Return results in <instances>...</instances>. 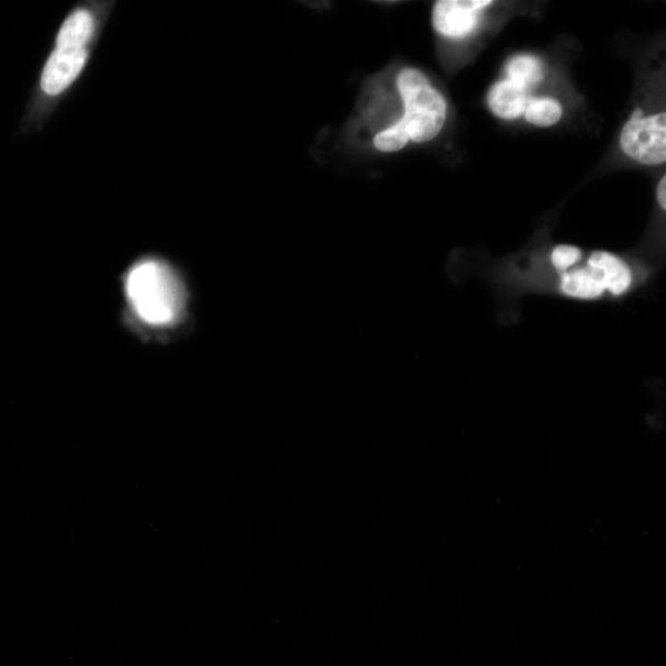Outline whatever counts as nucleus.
Masks as SVG:
<instances>
[{
    "label": "nucleus",
    "instance_id": "39448f33",
    "mask_svg": "<svg viewBox=\"0 0 666 666\" xmlns=\"http://www.w3.org/2000/svg\"><path fill=\"white\" fill-rule=\"evenodd\" d=\"M88 57V48L55 47L40 79L44 93L53 97L64 93L82 74Z\"/></svg>",
    "mask_w": 666,
    "mask_h": 666
},
{
    "label": "nucleus",
    "instance_id": "20e7f679",
    "mask_svg": "<svg viewBox=\"0 0 666 666\" xmlns=\"http://www.w3.org/2000/svg\"><path fill=\"white\" fill-rule=\"evenodd\" d=\"M491 4V0H440L433 7V26L449 38L467 37L479 24L480 10Z\"/></svg>",
    "mask_w": 666,
    "mask_h": 666
},
{
    "label": "nucleus",
    "instance_id": "4468645a",
    "mask_svg": "<svg viewBox=\"0 0 666 666\" xmlns=\"http://www.w3.org/2000/svg\"><path fill=\"white\" fill-rule=\"evenodd\" d=\"M658 203L663 210H666V177L664 176L658 186Z\"/></svg>",
    "mask_w": 666,
    "mask_h": 666
},
{
    "label": "nucleus",
    "instance_id": "1a4fd4ad",
    "mask_svg": "<svg viewBox=\"0 0 666 666\" xmlns=\"http://www.w3.org/2000/svg\"><path fill=\"white\" fill-rule=\"evenodd\" d=\"M564 295L580 299H593L602 295L604 289L601 271L592 267L570 271L563 277Z\"/></svg>",
    "mask_w": 666,
    "mask_h": 666
},
{
    "label": "nucleus",
    "instance_id": "9b49d317",
    "mask_svg": "<svg viewBox=\"0 0 666 666\" xmlns=\"http://www.w3.org/2000/svg\"><path fill=\"white\" fill-rule=\"evenodd\" d=\"M524 115L532 125L550 127L557 124L562 119L563 109L557 100L530 98Z\"/></svg>",
    "mask_w": 666,
    "mask_h": 666
},
{
    "label": "nucleus",
    "instance_id": "f8f14e48",
    "mask_svg": "<svg viewBox=\"0 0 666 666\" xmlns=\"http://www.w3.org/2000/svg\"><path fill=\"white\" fill-rule=\"evenodd\" d=\"M410 141L406 126L401 123L393 124L389 129L381 131L375 137V146L381 153H397L401 148L406 147Z\"/></svg>",
    "mask_w": 666,
    "mask_h": 666
},
{
    "label": "nucleus",
    "instance_id": "423d86ee",
    "mask_svg": "<svg viewBox=\"0 0 666 666\" xmlns=\"http://www.w3.org/2000/svg\"><path fill=\"white\" fill-rule=\"evenodd\" d=\"M529 90L510 79L493 85L488 96L489 108L500 119L513 120L524 114L529 103Z\"/></svg>",
    "mask_w": 666,
    "mask_h": 666
},
{
    "label": "nucleus",
    "instance_id": "f257e3e1",
    "mask_svg": "<svg viewBox=\"0 0 666 666\" xmlns=\"http://www.w3.org/2000/svg\"><path fill=\"white\" fill-rule=\"evenodd\" d=\"M126 328L146 342L164 341L187 317L188 290L167 260L148 256L134 262L123 278Z\"/></svg>",
    "mask_w": 666,
    "mask_h": 666
},
{
    "label": "nucleus",
    "instance_id": "0eeeda50",
    "mask_svg": "<svg viewBox=\"0 0 666 666\" xmlns=\"http://www.w3.org/2000/svg\"><path fill=\"white\" fill-rule=\"evenodd\" d=\"M96 18L89 10L80 8L69 14L56 37V47L88 48L96 34Z\"/></svg>",
    "mask_w": 666,
    "mask_h": 666
},
{
    "label": "nucleus",
    "instance_id": "9d476101",
    "mask_svg": "<svg viewBox=\"0 0 666 666\" xmlns=\"http://www.w3.org/2000/svg\"><path fill=\"white\" fill-rule=\"evenodd\" d=\"M508 76L511 82L529 90L543 78L542 65L536 57L521 55L513 57L508 66Z\"/></svg>",
    "mask_w": 666,
    "mask_h": 666
},
{
    "label": "nucleus",
    "instance_id": "f03ea898",
    "mask_svg": "<svg viewBox=\"0 0 666 666\" xmlns=\"http://www.w3.org/2000/svg\"><path fill=\"white\" fill-rule=\"evenodd\" d=\"M398 89L403 103L400 120L410 140L417 144L429 143L441 133L446 123V100L430 85L428 77L415 68L401 70Z\"/></svg>",
    "mask_w": 666,
    "mask_h": 666
},
{
    "label": "nucleus",
    "instance_id": "7ed1b4c3",
    "mask_svg": "<svg viewBox=\"0 0 666 666\" xmlns=\"http://www.w3.org/2000/svg\"><path fill=\"white\" fill-rule=\"evenodd\" d=\"M623 153L635 163L658 166L666 160V115L643 116L641 110L625 123L620 137Z\"/></svg>",
    "mask_w": 666,
    "mask_h": 666
},
{
    "label": "nucleus",
    "instance_id": "ddd939ff",
    "mask_svg": "<svg viewBox=\"0 0 666 666\" xmlns=\"http://www.w3.org/2000/svg\"><path fill=\"white\" fill-rule=\"evenodd\" d=\"M581 258V251L574 246L562 245L553 251L552 262L555 268L568 269L577 265Z\"/></svg>",
    "mask_w": 666,
    "mask_h": 666
},
{
    "label": "nucleus",
    "instance_id": "6e6552de",
    "mask_svg": "<svg viewBox=\"0 0 666 666\" xmlns=\"http://www.w3.org/2000/svg\"><path fill=\"white\" fill-rule=\"evenodd\" d=\"M589 267L601 271L604 289L620 296L631 286V270L618 257L608 252H595L589 258Z\"/></svg>",
    "mask_w": 666,
    "mask_h": 666
}]
</instances>
